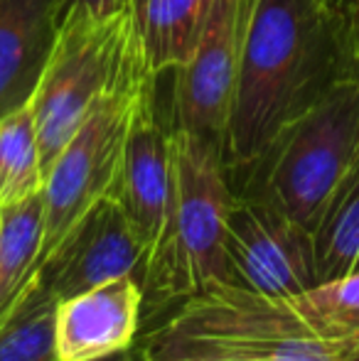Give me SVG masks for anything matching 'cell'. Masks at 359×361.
Returning a JSON list of instances; mask_svg holds the SVG:
<instances>
[{"mask_svg": "<svg viewBox=\"0 0 359 361\" xmlns=\"http://www.w3.org/2000/svg\"><path fill=\"white\" fill-rule=\"evenodd\" d=\"M140 314L143 288L133 276L59 300L54 322L59 361H94L130 349Z\"/></svg>", "mask_w": 359, "mask_h": 361, "instance_id": "8fae6325", "label": "cell"}, {"mask_svg": "<svg viewBox=\"0 0 359 361\" xmlns=\"http://www.w3.org/2000/svg\"><path fill=\"white\" fill-rule=\"evenodd\" d=\"M72 0H0V118L30 106Z\"/></svg>", "mask_w": 359, "mask_h": 361, "instance_id": "7c38bea8", "label": "cell"}, {"mask_svg": "<svg viewBox=\"0 0 359 361\" xmlns=\"http://www.w3.org/2000/svg\"><path fill=\"white\" fill-rule=\"evenodd\" d=\"M350 25H352V47H355V67L359 76V0H350Z\"/></svg>", "mask_w": 359, "mask_h": 361, "instance_id": "ffe728a7", "label": "cell"}, {"mask_svg": "<svg viewBox=\"0 0 359 361\" xmlns=\"http://www.w3.org/2000/svg\"><path fill=\"white\" fill-rule=\"evenodd\" d=\"M352 76L350 0H256L221 140L229 182Z\"/></svg>", "mask_w": 359, "mask_h": 361, "instance_id": "6da1fadb", "label": "cell"}, {"mask_svg": "<svg viewBox=\"0 0 359 361\" xmlns=\"http://www.w3.org/2000/svg\"><path fill=\"white\" fill-rule=\"evenodd\" d=\"M135 359H138V357H135ZM168 361H239V359H224V357H182V359H168Z\"/></svg>", "mask_w": 359, "mask_h": 361, "instance_id": "7402d4cb", "label": "cell"}, {"mask_svg": "<svg viewBox=\"0 0 359 361\" xmlns=\"http://www.w3.org/2000/svg\"><path fill=\"white\" fill-rule=\"evenodd\" d=\"M310 233L320 283L359 271V167L335 190Z\"/></svg>", "mask_w": 359, "mask_h": 361, "instance_id": "9a60e30c", "label": "cell"}, {"mask_svg": "<svg viewBox=\"0 0 359 361\" xmlns=\"http://www.w3.org/2000/svg\"><path fill=\"white\" fill-rule=\"evenodd\" d=\"M155 86L158 74L148 67L138 39L121 76L91 104L77 133L44 175L39 266L96 202L114 197L133 116Z\"/></svg>", "mask_w": 359, "mask_h": 361, "instance_id": "5b68a950", "label": "cell"}, {"mask_svg": "<svg viewBox=\"0 0 359 361\" xmlns=\"http://www.w3.org/2000/svg\"><path fill=\"white\" fill-rule=\"evenodd\" d=\"M254 3L214 0L195 52L175 69L170 128L190 130L221 145Z\"/></svg>", "mask_w": 359, "mask_h": 361, "instance_id": "ba28073f", "label": "cell"}, {"mask_svg": "<svg viewBox=\"0 0 359 361\" xmlns=\"http://www.w3.org/2000/svg\"><path fill=\"white\" fill-rule=\"evenodd\" d=\"M224 357L239 361H359V332L320 337L305 329L283 300L229 283L182 300L148 337L140 361Z\"/></svg>", "mask_w": 359, "mask_h": 361, "instance_id": "3957f363", "label": "cell"}, {"mask_svg": "<svg viewBox=\"0 0 359 361\" xmlns=\"http://www.w3.org/2000/svg\"><path fill=\"white\" fill-rule=\"evenodd\" d=\"M44 231L42 190L0 204V327L18 310L39 271Z\"/></svg>", "mask_w": 359, "mask_h": 361, "instance_id": "5bb4252c", "label": "cell"}, {"mask_svg": "<svg viewBox=\"0 0 359 361\" xmlns=\"http://www.w3.org/2000/svg\"><path fill=\"white\" fill-rule=\"evenodd\" d=\"M214 0H130L140 47L155 74L175 72L192 57Z\"/></svg>", "mask_w": 359, "mask_h": 361, "instance_id": "4fadbf2b", "label": "cell"}, {"mask_svg": "<svg viewBox=\"0 0 359 361\" xmlns=\"http://www.w3.org/2000/svg\"><path fill=\"white\" fill-rule=\"evenodd\" d=\"M226 268L229 286L271 300H291L320 286L312 233L254 197H236L231 207Z\"/></svg>", "mask_w": 359, "mask_h": 361, "instance_id": "52a82bcc", "label": "cell"}, {"mask_svg": "<svg viewBox=\"0 0 359 361\" xmlns=\"http://www.w3.org/2000/svg\"><path fill=\"white\" fill-rule=\"evenodd\" d=\"M37 130L30 106L0 118V204L25 200L42 190Z\"/></svg>", "mask_w": 359, "mask_h": 361, "instance_id": "e0dca14e", "label": "cell"}, {"mask_svg": "<svg viewBox=\"0 0 359 361\" xmlns=\"http://www.w3.org/2000/svg\"><path fill=\"white\" fill-rule=\"evenodd\" d=\"M57 305L59 300L42 286L37 273L23 302L0 327V361H59Z\"/></svg>", "mask_w": 359, "mask_h": 361, "instance_id": "2e32d148", "label": "cell"}, {"mask_svg": "<svg viewBox=\"0 0 359 361\" xmlns=\"http://www.w3.org/2000/svg\"><path fill=\"white\" fill-rule=\"evenodd\" d=\"M173 195L163 241L143 276V307L160 310L229 283L226 228L234 190L221 145L190 130L170 128Z\"/></svg>", "mask_w": 359, "mask_h": 361, "instance_id": "7a4b0ae2", "label": "cell"}, {"mask_svg": "<svg viewBox=\"0 0 359 361\" xmlns=\"http://www.w3.org/2000/svg\"><path fill=\"white\" fill-rule=\"evenodd\" d=\"M72 3L82 5L94 18H114V15L130 10V0H72Z\"/></svg>", "mask_w": 359, "mask_h": 361, "instance_id": "d6986e66", "label": "cell"}, {"mask_svg": "<svg viewBox=\"0 0 359 361\" xmlns=\"http://www.w3.org/2000/svg\"><path fill=\"white\" fill-rule=\"evenodd\" d=\"M138 47L133 10L94 18L69 3L57 39L30 101L42 175L72 140L91 104L114 84Z\"/></svg>", "mask_w": 359, "mask_h": 361, "instance_id": "8992f818", "label": "cell"}, {"mask_svg": "<svg viewBox=\"0 0 359 361\" xmlns=\"http://www.w3.org/2000/svg\"><path fill=\"white\" fill-rule=\"evenodd\" d=\"M291 314L320 337H345L359 332V271L320 283L298 298L283 300Z\"/></svg>", "mask_w": 359, "mask_h": 361, "instance_id": "ac0fdd59", "label": "cell"}, {"mask_svg": "<svg viewBox=\"0 0 359 361\" xmlns=\"http://www.w3.org/2000/svg\"><path fill=\"white\" fill-rule=\"evenodd\" d=\"M143 248L114 197L96 202L39 266V281L57 300L123 276L143 281ZM143 288V286H140Z\"/></svg>", "mask_w": 359, "mask_h": 361, "instance_id": "9c48e42d", "label": "cell"}, {"mask_svg": "<svg viewBox=\"0 0 359 361\" xmlns=\"http://www.w3.org/2000/svg\"><path fill=\"white\" fill-rule=\"evenodd\" d=\"M94 361H138L135 354L130 349H123V352H116V354H109V357H101V359H94Z\"/></svg>", "mask_w": 359, "mask_h": 361, "instance_id": "44dd1931", "label": "cell"}, {"mask_svg": "<svg viewBox=\"0 0 359 361\" xmlns=\"http://www.w3.org/2000/svg\"><path fill=\"white\" fill-rule=\"evenodd\" d=\"M359 167V76L337 84L288 123L254 165L229 182L312 231L345 177Z\"/></svg>", "mask_w": 359, "mask_h": 361, "instance_id": "277c9868", "label": "cell"}, {"mask_svg": "<svg viewBox=\"0 0 359 361\" xmlns=\"http://www.w3.org/2000/svg\"><path fill=\"white\" fill-rule=\"evenodd\" d=\"M170 195H173L170 123L160 118L158 86H155L145 94L133 116L114 192V200L121 204L143 248V276L163 241L170 214Z\"/></svg>", "mask_w": 359, "mask_h": 361, "instance_id": "30bf717a", "label": "cell"}]
</instances>
